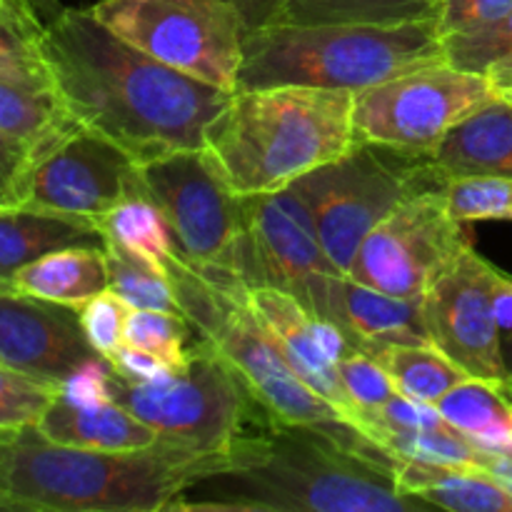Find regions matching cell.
<instances>
[{
  "label": "cell",
  "instance_id": "obj_2",
  "mask_svg": "<svg viewBox=\"0 0 512 512\" xmlns=\"http://www.w3.org/2000/svg\"><path fill=\"white\" fill-rule=\"evenodd\" d=\"M43 48L70 115L140 165L205 148L208 128L233 98L133 48L88 8H65L45 23Z\"/></svg>",
  "mask_w": 512,
  "mask_h": 512
},
{
  "label": "cell",
  "instance_id": "obj_27",
  "mask_svg": "<svg viewBox=\"0 0 512 512\" xmlns=\"http://www.w3.org/2000/svg\"><path fill=\"white\" fill-rule=\"evenodd\" d=\"M43 33L45 23L25 0L0 3V80L30 88H55Z\"/></svg>",
  "mask_w": 512,
  "mask_h": 512
},
{
  "label": "cell",
  "instance_id": "obj_1",
  "mask_svg": "<svg viewBox=\"0 0 512 512\" xmlns=\"http://www.w3.org/2000/svg\"><path fill=\"white\" fill-rule=\"evenodd\" d=\"M400 490L395 458L348 423L273 418L180 490L168 512H423Z\"/></svg>",
  "mask_w": 512,
  "mask_h": 512
},
{
  "label": "cell",
  "instance_id": "obj_47",
  "mask_svg": "<svg viewBox=\"0 0 512 512\" xmlns=\"http://www.w3.org/2000/svg\"><path fill=\"white\" fill-rule=\"evenodd\" d=\"M25 3L38 13V18L43 20V23H50V20L58 18V15L65 10L60 0H25Z\"/></svg>",
  "mask_w": 512,
  "mask_h": 512
},
{
  "label": "cell",
  "instance_id": "obj_29",
  "mask_svg": "<svg viewBox=\"0 0 512 512\" xmlns=\"http://www.w3.org/2000/svg\"><path fill=\"white\" fill-rule=\"evenodd\" d=\"M398 393L438 405L448 390L470 375L435 345H393L378 355Z\"/></svg>",
  "mask_w": 512,
  "mask_h": 512
},
{
  "label": "cell",
  "instance_id": "obj_12",
  "mask_svg": "<svg viewBox=\"0 0 512 512\" xmlns=\"http://www.w3.org/2000/svg\"><path fill=\"white\" fill-rule=\"evenodd\" d=\"M445 185L418 190L390 210L360 245L350 278L395 298L423 300L430 285L473 245L468 223L450 213Z\"/></svg>",
  "mask_w": 512,
  "mask_h": 512
},
{
  "label": "cell",
  "instance_id": "obj_43",
  "mask_svg": "<svg viewBox=\"0 0 512 512\" xmlns=\"http://www.w3.org/2000/svg\"><path fill=\"white\" fill-rule=\"evenodd\" d=\"M495 318H498L500 335L512 330V278L503 273L498 290H495Z\"/></svg>",
  "mask_w": 512,
  "mask_h": 512
},
{
  "label": "cell",
  "instance_id": "obj_20",
  "mask_svg": "<svg viewBox=\"0 0 512 512\" xmlns=\"http://www.w3.org/2000/svg\"><path fill=\"white\" fill-rule=\"evenodd\" d=\"M105 248L98 223L73 215L45 213V210L0 208V290L23 265L60 248Z\"/></svg>",
  "mask_w": 512,
  "mask_h": 512
},
{
  "label": "cell",
  "instance_id": "obj_48",
  "mask_svg": "<svg viewBox=\"0 0 512 512\" xmlns=\"http://www.w3.org/2000/svg\"><path fill=\"white\" fill-rule=\"evenodd\" d=\"M503 363H505V370H508V378L512 385V330L510 333H503Z\"/></svg>",
  "mask_w": 512,
  "mask_h": 512
},
{
  "label": "cell",
  "instance_id": "obj_26",
  "mask_svg": "<svg viewBox=\"0 0 512 512\" xmlns=\"http://www.w3.org/2000/svg\"><path fill=\"white\" fill-rule=\"evenodd\" d=\"M443 0H280L288 25H400L438 20Z\"/></svg>",
  "mask_w": 512,
  "mask_h": 512
},
{
  "label": "cell",
  "instance_id": "obj_22",
  "mask_svg": "<svg viewBox=\"0 0 512 512\" xmlns=\"http://www.w3.org/2000/svg\"><path fill=\"white\" fill-rule=\"evenodd\" d=\"M400 490L453 512H512V493L478 465L395 460Z\"/></svg>",
  "mask_w": 512,
  "mask_h": 512
},
{
  "label": "cell",
  "instance_id": "obj_45",
  "mask_svg": "<svg viewBox=\"0 0 512 512\" xmlns=\"http://www.w3.org/2000/svg\"><path fill=\"white\" fill-rule=\"evenodd\" d=\"M483 468L488 470L495 480H500V483H503L512 493V453H503V455L485 453Z\"/></svg>",
  "mask_w": 512,
  "mask_h": 512
},
{
  "label": "cell",
  "instance_id": "obj_34",
  "mask_svg": "<svg viewBox=\"0 0 512 512\" xmlns=\"http://www.w3.org/2000/svg\"><path fill=\"white\" fill-rule=\"evenodd\" d=\"M58 390V385L0 363V433L38 428Z\"/></svg>",
  "mask_w": 512,
  "mask_h": 512
},
{
  "label": "cell",
  "instance_id": "obj_9",
  "mask_svg": "<svg viewBox=\"0 0 512 512\" xmlns=\"http://www.w3.org/2000/svg\"><path fill=\"white\" fill-rule=\"evenodd\" d=\"M90 13L168 68L238 90L248 23L228 0H100Z\"/></svg>",
  "mask_w": 512,
  "mask_h": 512
},
{
  "label": "cell",
  "instance_id": "obj_23",
  "mask_svg": "<svg viewBox=\"0 0 512 512\" xmlns=\"http://www.w3.org/2000/svg\"><path fill=\"white\" fill-rule=\"evenodd\" d=\"M108 258L105 248H60L23 265L10 278V293L30 295L45 303L83 308L90 298L108 290Z\"/></svg>",
  "mask_w": 512,
  "mask_h": 512
},
{
  "label": "cell",
  "instance_id": "obj_30",
  "mask_svg": "<svg viewBox=\"0 0 512 512\" xmlns=\"http://www.w3.org/2000/svg\"><path fill=\"white\" fill-rule=\"evenodd\" d=\"M105 258H108V288L130 310H163V313L183 315L173 285L163 270L115 245H105Z\"/></svg>",
  "mask_w": 512,
  "mask_h": 512
},
{
  "label": "cell",
  "instance_id": "obj_5",
  "mask_svg": "<svg viewBox=\"0 0 512 512\" xmlns=\"http://www.w3.org/2000/svg\"><path fill=\"white\" fill-rule=\"evenodd\" d=\"M445 60L435 20L400 25L273 23L245 35L235 93L278 85L360 93Z\"/></svg>",
  "mask_w": 512,
  "mask_h": 512
},
{
  "label": "cell",
  "instance_id": "obj_44",
  "mask_svg": "<svg viewBox=\"0 0 512 512\" xmlns=\"http://www.w3.org/2000/svg\"><path fill=\"white\" fill-rule=\"evenodd\" d=\"M488 80L493 85V90L498 93V98L510 100L512 103V53L500 58L498 63H493L488 68Z\"/></svg>",
  "mask_w": 512,
  "mask_h": 512
},
{
  "label": "cell",
  "instance_id": "obj_11",
  "mask_svg": "<svg viewBox=\"0 0 512 512\" xmlns=\"http://www.w3.org/2000/svg\"><path fill=\"white\" fill-rule=\"evenodd\" d=\"M140 168L180 258L203 275H233L230 265L245 230L243 195L235 193L215 155L208 148L175 150Z\"/></svg>",
  "mask_w": 512,
  "mask_h": 512
},
{
  "label": "cell",
  "instance_id": "obj_24",
  "mask_svg": "<svg viewBox=\"0 0 512 512\" xmlns=\"http://www.w3.org/2000/svg\"><path fill=\"white\" fill-rule=\"evenodd\" d=\"M438 410L483 453H512V400L508 385L468 378L438 400Z\"/></svg>",
  "mask_w": 512,
  "mask_h": 512
},
{
  "label": "cell",
  "instance_id": "obj_35",
  "mask_svg": "<svg viewBox=\"0 0 512 512\" xmlns=\"http://www.w3.org/2000/svg\"><path fill=\"white\" fill-rule=\"evenodd\" d=\"M445 198L460 223L512 220V178H453Z\"/></svg>",
  "mask_w": 512,
  "mask_h": 512
},
{
  "label": "cell",
  "instance_id": "obj_4",
  "mask_svg": "<svg viewBox=\"0 0 512 512\" xmlns=\"http://www.w3.org/2000/svg\"><path fill=\"white\" fill-rule=\"evenodd\" d=\"M353 98L350 90L303 85L233 93L208 128L205 148L235 193H278L358 143Z\"/></svg>",
  "mask_w": 512,
  "mask_h": 512
},
{
  "label": "cell",
  "instance_id": "obj_32",
  "mask_svg": "<svg viewBox=\"0 0 512 512\" xmlns=\"http://www.w3.org/2000/svg\"><path fill=\"white\" fill-rule=\"evenodd\" d=\"M193 333L195 328L183 315L163 313V310H128L123 340L133 348L155 355L175 370L188 360L195 343Z\"/></svg>",
  "mask_w": 512,
  "mask_h": 512
},
{
  "label": "cell",
  "instance_id": "obj_18",
  "mask_svg": "<svg viewBox=\"0 0 512 512\" xmlns=\"http://www.w3.org/2000/svg\"><path fill=\"white\" fill-rule=\"evenodd\" d=\"M308 310L330 320L348 338L350 348L375 358L393 345H433L423 300L380 293L350 275H325Z\"/></svg>",
  "mask_w": 512,
  "mask_h": 512
},
{
  "label": "cell",
  "instance_id": "obj_15",
  "mask_svg": "<svg viewBox=\"0 0 512 512\" xmlns=\"http://www.w3.org/2000/svg\"><path fill=\"white\" fill-rule=\"evenodd\" d=\"M503 270L465 248L423 295L430 340L470 378L510 385L503 363V335L495 318V290Z\"/></svg>",
  "mask_w": 512,
  "mask_h": 512
},
{
  "label": "cell",
  "instance_id": "obj_39",
  "mask_svg": "<svg viewBox=\"0 0 512 512\" xmlns=\"http://www.w3.org/2000/svg\"><path fill=\"white\" fill-rule=\"evenodd\" d=\"M35 153L0 133V208H18L28 198Z\"/></svg>",
  "mask_w": 512,
  "mask_h": 512
},
{
  "label": "cell",
  "instance_id": "obj_33",
  "mask_svg": "<svg viewBox=\"0 0 512 512\" xmlns=\"http://www.w3.org/2000/svg\"><path fill=\"white\" fill-rule=\"evenodd\" d=\"M338 375L345 395L350 400V408L355 413V420H358V428L365 433L370 418L398 393V388L390 380L383 363L375 355L360 353V350H353V353H348L340 360Z\"/></svg>",
  "mask_w": 512,
  "mask_h": 512
},
{
  "label": "cell",
  "instance_id": "obj_37",
  "mask_svg": "<svg viewBox=\"0 0 512 512\" xmlns=\"http://www.w3.org/2000/svg\"><path fill=\"white\" fill-rule=\"evenodd\" d=\"M128 305L113 293L103 290L100 295L90 298L83 308H78L80 328H83L88 343L98 350L103 358H110L120 345L125 343V318H128Z\"/></svg>",
  "mask_w": 512,
  "mask_h": 512
},
{
  "label": "cell",
  "instance_id": "obj_13",
  "mask_svg": "<svg viewBox=\"0 0 512 512\" xmlns=\"http://www.w3.org/2000/svg\"><path fill=\"white\" fill-rule=\"evenodd\" d=\"M243 215V238L230 265L233 278L245 288H278L310 308L325 275L340 270L325 255L308 205L285 188L243 195Z\"/></svg>",
  "mask_w": 512,
  "mask_h": 512
},
{
  "label": "cell",
  "instance_id": "obj_40",
  "mask_svg": "<svg viewBox=\"0 0 512 512\" xmlns=\"http://www.w3.org/2000/svg\"><path fill=\"white\" fill-rule=\"evenodd\" d=\"M110 378H113L110 360L103 358V355H95V358L78 365L60 383L58 393L75 405L105 403V400H113V395H110Z\"/></svg>",
  "mask_w": 512,
  "mask_h": 512
},
{
  "label": "cell",
  "instance_id": "obj_41",
  "mask_svg": "<svg viewBox=\"0 0 512 512\" xmlns=\"http://www.w3.org/2000/svg\"><path fill=\"white\" fill-rule=\"evenodd\" d=\"M108 360L115 373L123 380H128V383H153V380L163 378V375H168L173 370L160 358H155V355L145 353L140 348H133L128 343L120 345Z\"/></svg>",
  "mask_w": 512,
  "mask_h": 512
},
{
  "label": "cell",
  "instance_id": "obj_31",
  "mask_svg": "<svg viewBox=\"0 0 512 512\" xmlns=\"http://www.w3.org/2000/svg\"><path fill=\"white\" fill-rule=\"evenodd\" d=\"M375 443L395 460H420L438 465H478L483 468V450L475 448L458 428L445 425L435 430H408V433H380Z\"/></svg>",
  "mask_w": 512,
  "mask_h": 512
},
{
  "label": "cell",
  "instance_id": "obj_49",
  "mask_svg": "<svg viewBox=\"0 0 512 512\" xmlns=\"http://www.w3.org/2000/svg\"><path fill=\"white\" fill-rule=\"evenodd\" d=\"M508 395H510V400H512V385H508Z\"/></svg>",
  "mask_w": 512,
  "mask_h": 512
},
{
  "label": "cell",
  "instance_id": "obj_50",
  "mask_svg": "<svg viewBox=\"0 0 512 512\" xmlns=\"http://www.w3.org/2000/svg\"><path fill=\"white\" fill-rule=\"evenodd\" d=\"M0 3H5V0H0Z\"/></svg>",
  "mask_w": 512,
  "mask_h": 512
},
{
  "label": "cell",
  "instance_id": "obj_21",
  "mask_svg": "<svg viewBox=\"0 0 512 512\" xmlns=\"http://www.w3.org/2000/svg\"><path fill=\"white\" fill-rule=\"evenodd\" d=\"M43 438L88 450H140L158 443V433L115 400L75 405L55 395L38 423Z\"/></svg>",
  "mask_w": 512,
  "mask_h": 512
},
{
  "label": "cell",
  "instance_id": "obj_46",
  "mask_svg": "<svg viewBox=\"0 0 512 512\" xmlns=\"http://www.w3.org/2000/svg\"><path fill=\"white\" fill-rule=\"evenodd\" d=\"M15 433H0V510L5 503V490H8V463H10V440Z\"/></svg>",
  "mask_w": 512,
  "mask_h": 512
},
{
  "label": "cell",
  "instance_id": "obj_19",
  "mask_svg": "<svg viewBox=\"0 0 512 512\" xmlns=\"http://www.w3.org/2000/svg\"><path fill=\"white\" fill-rule=\"evenodd\" d=\"M435 168L453 178H512V103L495 98L460 120L430 153Z\"/></svg>",
  "mask_w": 512,
  "mask_h": 512
},
{
  "label": "cell",
  "instance_id": "obj_6",
  "mask_svg": "<svg viewBox=\"0 0 512 512\" xmlns=\"http://www.w3.org/2000/svg\"><path fill=\"white\" fill-rule=\"evenodd\" d=\"M165 275L183 318L235 365L270 415L285 423H345L335 405L293 373L273 335L250 308L248 288L240 280L230 275L205 278L180 253L165 265Z\"/></svg>",
  "mask_w": 512,
  "mask_h": 512
},
{
  "label": "cell",
  "instance_id": "obj_14",
  "mask_svg": "<svg viewBox=\"0 0 512 512\" xmlns=\"http://www.w3.org/2000/svg\"><path fill=\"white\" fill-rule=\"evenodd\" d=\"M133 198H150L138 160L98 130L78 125L35 160L25 208L98 220Z\"/></svg>",
  "mask_w": 512,
  "mask_h": 512
},
{
  "label": "cell",
  "instance_id": "obj_28",
  "mask_svg": "<svg viewBox=\"0 0 512 512\" xmlns=\"http://www.w3.org/2000/svg\"><path fill=\"white\" fill-rule=\"evenodd\" d=\"M95 223L103 233L105 245L128 250V253L138 255L163 273L165 265L178 255L173 230L150 198L125 200V203L115 205L113 210L100 215Z\"/></svg>",
  "mask_w": 512,
  "mask_h": 512
},
{
  "label": "cell",
  "instance_id": "obj_42",
  "mask_svg": "<svg viewBox=\"0 0 512 512\" xmlns=\"http://www.w3.org/2000/svg\"><path fill=\"white\" fill-rule=\"evenodd\" d=\"M228 3H233L240 10L250 30L265 28V25H273L278 20L280 0H228Z\"/></svg>",
  "mask_w": 512,
  "mask_h": 512
},
{
  "label": "cell",
  "instance_id": "obj_25",
  "mask_svg": "<svg viewBox=\"0 0 512 512\" xmlns=\"http://www.w3.org/2000/svg\"><path fill=\"white\" fill-rule=\"evenodd\" d=\"M78 125L58 88H30L0 80V133L33 150L35 158L48 153Z\"/></svg>",
  "mask_w": 512,
  "mask_h": 512
},
{
  "label": "cell",
  "instance_id": "obj_8",
  "mask_svg": "<svg viewBox=\"0 0 512 512\" xmlns=\"http://www.w3.org/2000/svg\"><path fill=\"white\" fill-rule=\"evenodd\" d=\"M448 183L430 155L355 143L338 160L310 170L290 188L310 210L330 263L350 275L370 230L408 195Z\"/></svg>",
  "mask_w": 512,
  "mask_h": 512
},
{
  "label": "cell",
  "instance_id": "obj_10",
  "mask_svg": "<svg viewBox=\"0 0 512 512\" xmlns=\"http://www.w3.org/2000/svg\"><path fill=\"white\" fill-rule=\"evenodd\" d=\"M495 98L498 93L488 75L455 68L445 60L355 93V138L430 155L460 120Z\"/></svg>",
  "mask_w": 512,
  "mask_h": 512
},
{
  "label": "cell",
  "instance_id": "obj_16",
  "mask_svg": "<svg viewBox=\"0 0 512 512\" xmlns=\"http://www.w3.org/2000/svg\"><path fill=\"white\" fill-rule=\"evenodd\" d=\"M100 355L80 328L78 310L0 290V363L58 385Z\"/></svg>",
  "mask_w": 512,
  "mask_h": 512
},
{
  "label": "cell",
  "instance_id": "obj_17",
  "mask_svg": "<svg viewBox=\"0 0 512 512\" xmlns=\"http://www.w3.org/2000/svg\"><path fill=\"white\" fill-rule=\"evenodd\" d=\"M248 303L273 335L293 373L313 393L335 405L345 423L358 428L338 375L340 360L353 353L348 338L330 320L313 315L298 298L278 288H248Z\"/></svg>",
  "mask_w": 512,
  "mask_h": 512
},
{
  "label": "cell",
  "instance_id": "obj_3",
  "mask_svg": "<svg viewBox=\"0 0 512 512\" xmlns=\"http://www.w3.org/2000/svg\"><path fill=\"white\" fill-rule=\"evenodd\" d=\"M225 453H200L158 440L140 450H88L25 428L10 440L3 510L158 512L185 485L210 473Z\"/></svg>",
  "mask_w": 512,
  "mask_h": 512
},
{
  "label": "cell",
  "instance_id": "obj_38",
  "mask_svg": "<svg viewBox=\"0 0 512 512\" xmlns=\"http://www.w3.org/2000/svg\"><path fill=\"white\" fill-rule=\"evenodd\" d=\"M512 10V0H443L438 13L440 38L498 23Z\"/></svg>",
  "mask_w": 512,
  "mask_h": 512
},
{
  "label": "cell",
  "instance_id": "obj_36",
  "mask_svg": "<svg viewBox=\"0 0 512 512\" xmlns=\"http://www.w3.org/2000/svg\"><path fill=\"white\" fill-rule=\"evenodd\" d=\"M443 45L450 65L485 75L490 65L512 53V10L498 23L468 30V33L448 35L443 38Z\"/></svg>",
  "mask_w": 512,
  "mask_h": 512
},
{
  "label": "cell",
  "instance_id": "obj_7",
  "mask_svg": "<svg viewBox=\"0 0 512 512\" xmlns=\"http://www.w3.org/2000/svg\"><path fill=\"white\" fill-rule=\"evenodd\" d=\"M110 395L160 440L200 453H228L275 415L260 405L235 365L200 335L188 360L153 383H128L113 370Z\"/></svg>",
  "mask_w": 512,
  "mask_h": 512
}]
</instances>
